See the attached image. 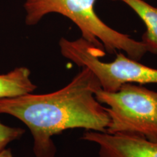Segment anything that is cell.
<instances>
[{
    "mask_svg": "<svg viewBox=\"0 0 157 157\" xmlns=\"http://www.w3.org/2000/svg\"><path fill=\"white\" fill-rule=\"evenodd\" d=\"M82 139L98 147V157H157V137L132 133L86 131Z\"/></svg>",
    "mask_w": 157,
    "mask_h": 157,
    "instance_id": "5",
    "label": "cell"
},
{
    "mask_svg": "<svg viewBox=\"0 0 157 157\" xmlns=\"http://www.w3.org/2000/svg\"><path fill=\"white\" fill-rule=\"evenodd\" d=\"M0 157H14L10 148H5L0 151Z\"/></svg>",
    "mask_w": 157,
    "mask_h": 157,
    "instance_id": "9",
    "label": "cell"
},
{
    "mask_svg": "<svg viewBox=\"0 0 157 157\" xmlns=\"http://www.w3.org/2000/svg\"><path fill=\"white\" fill-rule=\"evenodd\" d=\"M100 88L92 71L82 67L67 85L53 93L0 99V113L17 118L30 129L35 156L55 157V135L76 128L106 132L109 116L95 98Z\"/></svg>",
    "mask_w": 157,
    "mask_h": 157,
    "instance_id": "1",
    "label": "cell"
},
{
    "mask_svg": "<svg viewBox=\"0 0 157 157\" xmlns=\"http://www.w3.org/2000/svg\"><path fill=\"white\" fill-rule=\"evenodd\" d=\"M25 130L20 127H11L0 121V151L6 148L10 143L23 136Z\"/></svg>",
    "mask_w": 157,
    "mask_h": 157,
    "instance_id": "8",
    "label": "cell"
},
{
    "mask_svg": "<svg viewBox=\"0 0 157 157\" xmlns=\"http://www.w3.org/2000/svg\"><path fill=\"white\" fill-rule=\"evenodd\" d=\"M61 55L79 67H87L95 74L102 90L117 91L127 83L157 84V69L140 63L129 58L122 52H118L112 62H103L100 58L105 56V51L82 39L59 41Z\"/></svg>",
    "mask_w": 157,
    "mask_h": 157,
    "instance_id": "3",
    "label": "cell"
},
{
    "mask_svg": "<svg viewBox=\"0 0 157 157\" xmlns=\"http://www.w3.org/2000/svg\"><path fill=\"white\" fill-rule=\"evenodd\" d=\"M111 1H119L124 3L140 17L146 27L141 42L146 46L147 52L157 55V7L150 5L145 0Z\"/></svg>",
    "mask_w": 157,
    "mask_h": 157,
    "instance_id": "6",
    "label": "cell"
},
{
    "mask_svg": "<svg viewBox=\"0 0 157 157\" xmlns=\"http://www.w3.org/2000/svg\"><path fill=\"white\" fill-rule=\"evenodd\" d=\"M95 98L108 106L105 110L110 122L106 132L132 133L151 139L157 137V92L127 83L116 92L100 88Z\"/></svg>",
    "mask_w": 157,
    "mask_h": 157,
    "instance_id": "4",
    "label": "cell"
},
{
    "mask_svg": "<svg viewBox=\"0 0 157 157\" xmlns=\"http://www.w3.org/2000/svg\"><path fill=\"white\" fill-rule=\"evenodd\" d=\"M97 0H25V23L34 25L50 13L67 17L78 27L82 38L109 54L125 52L129 58L141 60L146 53L141 41L131 38L108 25L96 13Z\"/></svg>",
    "mask_w": 157,
    "mask_h": 157,
    "instance_id": "2",
    "label": "cell"
},
{
    "mask_svg": "<svg viewBox=\"0 0 157 157\" xmlns=\"http://www.w3.org/2000/svg\"><path fill=\"white\" fill-rule=\"evenodd\" d=\"M28 68L17 67L5 74H0V99L13 98L31 93L36 86L31 80Z\"/></svg>",
    "mask_w": 157,
    "mask_h": 157,
    "instance_id": "7",
    "label": "cell"
}]
</instances>
